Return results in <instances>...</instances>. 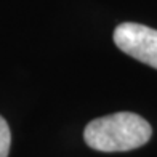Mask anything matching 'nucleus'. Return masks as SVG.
Masks as SVG:
<instances>
[{
  "mask_svg": "<svg viewBox=\"0 0 157 157\" xmlns=\"http://www.w3.org/2000/svg\"><path fill=\"white\" fill-rule=\"evenodd\" d=\"M120 52L157 69V31L138 23H122L114 31Z\"/></svg>",
  "mask_w": 157,
  "mask_h": 157,
  "instance_id": "nucleus-2",
  "label": "nucleus"
},
{
  "mask_svg": "<svg viewBox=\"0 0 157 157\" xmlns=\"http://www.w3.org/2000/svg\"><path fill=\"white\" fill-rule=\"evenodd\" d=\"M11 144V133L6 120L0 116V157H8Z\"/></svg>",
  "mask_w": 157,
  "mask_h": 157,
  "instance_id": "nucleus-3",
  "label": "nucleus"
},
{
  "mask_svg": "<svg viewBox=\"0 0 157 157\" xmlns=\"http://www.w3.org/2000/svg\"><path fill=\"white\" fill-rule=\"evenodd\" d=\"M152 128L133 112H116L95 119L85 127V143L101 152H124L146 144Z\"/></svg>",
  "mask_w": 157,
  "mask_h": 157,
  "instance_id": "nucleus-1",
  "label": "nucleus"
}]
</instances>
